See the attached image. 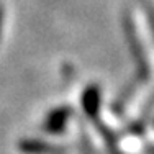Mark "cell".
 Listing matches in <instances>:
<instances>
[{
	"label": "cell",
	"instance_id": "1",
	"mask_svg": "<svg viewBox=\"0 0 154 154\" xmlns=\"http://www.w3.org/2000/svg\"><path fill=\"white\" fill-rule=\"evenodd\" d=\"M2 20H3V12H2V8H0V30H2Z\"/></svg>",
	"mask_w": 154,
	"mask_h": 154
}]
</instances>
